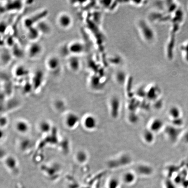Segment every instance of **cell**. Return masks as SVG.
<instances>
[{
  "label": "cell",
  "mask_w": 188,
  "mask_h": 188,
  "mask_svg": "<svg viewBox=\"0 0 188 188\" xmlns=\"http://www.w3.org/2000/svg\"><path fill=\"white\" fill-rule=\"evenodd\" d=\"M169 116L172 120L179 119L181 115V111L180 109L176 106H172L169 109Z\"/></svg>",
  "instance_id": "2e32d148"
},
{
  "label": "cell",
  "mask_w": 188,
  "mask_h": 188,
  "mask_svg": "<svg viewBox=\"0 0 188 188\" xmlns=\"http://www.w3.org/2000/svg\"><path fill=\"white\" fill-rule=\"evenodd\" d=\"M15 73V75L17 77H21L28 74V72L25 67L22 66H20L16 69Z\"/></svg>",
  "instance_id": "603a6c76"
},
{
  "label": "cell",
  "mask_w": 188,
  "mask_h": 188,
  "mask_svg": "<svg viewBox=\"0 0 188 188\" xmlns=\"http://www.w3.org/2000/svg\"><path fill=\"white\" fill-rule=\"evenodd\" d=\"M68 64L70 68L72 70L76 72L80 68V61L77 56L73 55L68 60Z\"/></svg>",
  "instance_id": "30bf717a"
},
{
  "label": "cell",
  "mask_w": 188,
  "mask_h": 188,
  "mask_svg": "<svg viewBox=\"0 0 188 188\" xmlns=\"http://www.w3.org/2000/svg\"><path fill=\"white\" fill-rule=\"evenodd\" d=\"M82 125L84 128L89 131L94 130L97 127L98 121L92 115H87L84 117L82 120Z\"/></svg>",
  "instance_id": "7a4b0ae2"
},
{
  "label": "cell",
  "mask_w": 188,
  "mask_h": 188,
  "mask_svg": "<svg viewBox=\"0 0 188 188\" xmlns=\"http://www.w3.org/2000/svg\"><path fill=\"white\" fill-rule=\"evenodd\" d=\"M13 52H14V54L16 56H21V55L22 54V51L18 47H17L16 49H14Z\"/></svg>",
  "instance_id": "cb8c5ba5"
},
{
  "label": "cell",
  "mask_w": 188,
  "mask_h": 188,
  "mask_svg": "<svg viewBox=\"0 0 188 188\" xmlns=\"http://www.w3.org/2000/svg\"><path fill=\"white\" fill-rule=\"evenodd\" d=\"M68 49L69 53L76 56L83 52L84 45L80 41H74L68 46Z\"/></svg>",
  "instance_id": "5b68a950"
},
{
  "label": "cell",
  "mask_w": 188,
  "mask_h": 188,
  "mask_svg": "<svg viewBox=\"0 0 188 188\" xmlns=\"http://www.w3.org/2000/svg\"><path fill=\"white\" fill-rule=\"evenodd\" d=\"M64 122L67 127L70 129H74L78 125L79 118L76 114L69 112L65 115Z\"/></svg>",
  "instance_id": "3957f363"
},
{
  "label": "cell",
  "mask_w": 188,
  "mask_h": 188,
  "mask_svg": "<svg viewBox=\"0 0 188 188\" xmlns=\"http://www.w3.org/2000/svg\"><path fill=\"white\" fill-rule=\"evenodd\" d=\"M39 129L42 133H47L51 129V125L47 121H41L39 125Z\"/></svg>",
  "instance_id": "d6986e66"
},
{
  "label": "cell",
  "mask_w": 188,
  "mask_h": 188,
  "mask_svg": "<svg viewBox=\"0 0 188 188\" xmlns=\"http://www.w3.org/2000/svg\"><path fill=\"white\" fill-rule=\"evenodd\" d=\"M42 50V46L40 44L34 42L28 48V55L31 58L37 57L41 53Z\"/></svg>",
  "instance_id": "8992f818"
},
{
  "label": "cell",
  "mask_w": 188,
  "mask_h": 188,
  "mask_svg": "<svg viewBox=\"0 0 188 188\" xmlns=\"http://www.w3.org/2000/svg\"><path fill=\"white\" fill-rule=\"evenodd\" d=\"M59 25L62 28H67L70 26L72 23V19L68 14L62 13L58 18Z\"/></svg>",
  "instance_id": "ba28073f"
},
{
  "label": "cell",
  "mask_w": 188,
  "mask_h": 188,
  "mask_svg": "<svg viewBox=\"0 0 188 188\" xmlns=\"http://www.w3.org/2000/svg\"><path fill=\"white\" fill-rule=\"evenodd\" d=\"M27 30L28 39L31 41H35L39 38L41 33L35 26L30 27L28 28Z\"/></svg>",
  "instance_id": "7c38bea8"
},
{
  "label": "cell",
  "mask_w": 188,
  "mask_h": 188,
  "mask_svg": "<svg viewBox=\"0 0 188 188\" xmlns=\"http://www.w3.org/2000/svg\"><path fill=\"white\" fill-rule=\"evenodd\" d=\"M15 128L18 133L24 134L29 131L30 125L27 121L19 120L15 123Z\"/></svg>",
  "instance_id": "9c48e42d"
},
{
  "label": "cell",
  "mask_w": 188,
  "mask_h": 188,
  "mask_svg": "<svg viewBox=\"0 0 188 188\" xmlns=\"http://www.w3.org/2000/svg\"><path fill=\"white\" fill-rule=\"evenodd\" d=\"M120 110V103L118 101H114L111 103V112L114 117L118 115Z\"/></svg>",
  "instance_id": "44dd1931"
},
{
  "label": "cell",
  "mask_w": 188,
  "mask_h": 188,
  "mask_svg": "<svg viewBox=\"0 0 188 188\" xmlns=\"http://www.w3.org/2000/svg\"><path fill=\"white\" fill-rule=\"evenodd\" d=\"M135 179L134 174L131 172H127L123 176V180L124 182L127 184H131L133 183Z\"/></svg>",
  "instance_id": "ffe728a7"
},
{
  "label": "cell",
  "mask_w": 188,
  "mask_h": 188,
  "mask_svg": "<svg viewBox=\"0 0 188 188\" xmlns=\"http://www.w3.org/2000/svg\"><path fill=\"white\" fill-rule=\"evenodd\" d=\"M155 133H153L149 129L145 130L143 131L142 137L143 140L148 144H151L155 140Z\"/></svg>",
  "instance_id": "4fadbf2b"
},
{
  "label": "cell",
  "mask_w": 188,
  "mask_h": 188,
  "mask_svg": "<svg viewBox=\"0 0 188 188\" xmlns=\"http://www.w3.org/2000/svg\"><path fill=\"white\" fill-rule=\"evenodd\" d=\"M5 163L6 167L12 171H15L17 167V161L12 156L7 157L5 160Z\"/></svg>",
  "instance_id": "9a60e30c"
},
{
  "label": "cell",
  "mask_w": 188,
  "mask_h": 188,
  "mask_svg": "<svg viewBox=\"0 0 188 188\" xmlns=\"http://www.w3.org/2000/svg\"><path fill=\"white\" fill-rule=\"evenodd\" d=\"M41 33L47 34L51 31V27L49 24L43 20L39 22L35 26Z\"/></svg>",
  "instance_id": "5bb4252c"
},
{
  "label": "cell",
  "mask_w": 188,
  "mask_h": 188,
  "mask_svg": "<svg viewBox=\"0 0 188 188\" xmlns=\"http://www.w3.org/2000/svg\"><path fill=\"white\" fill-rule=\"evenodd\" d=\"M164 122L159 118H155L149 122V129L154 133H157L164 129Z\"/></svg>",
  "instance_id": "52a82bcc"
},
{
  "label": "cell",
  "mask_w": 188,
  "mask_h": 188,
  "mask_svg": "<svg viewBox=\"0 0 188 188\" xmlns=\"http://www.w3.org/2000/svg\"><path fill=\"white\" fill-rule=\"evenodd\" d=\"M88 154L82 150L78 151L75 155V158L79 163H84L88 160Z\"/></svg>",
  "instance_id": "e0dca14e"
},
{
  "label": "cell",
  "mask_w": 188,
  "mask_h": 188,
  "mask_svg": "<svg viewBox=\"0 0 188 188\" xmlns=\"http://www.w3.org/2000/svg\"><path fill=\"white\" fill-rule=\"evenodd\" d=\"M48 14V11L45 10L28 17L24 21V26L27 29L33 26H35L38 23L43 20Z\"/></svg>",
  "instance_id": "6da1fadb"
},
{
  "label": "cell",
  "mask_w": 188,
  "mask_h": 188,
  "mask_svg": "<svg viewBox=\"0 0 188 188\" xmlns=\"http://www.w3.org/2000/svg\"><path fill=\"white\" fill-rule=\"evenodd\" d=\"M47 65L50 70L56 71L60 66L59 60L56 57H51L47 60Z\"/></svg>",
  "instance_id": "8fae6325"
},
{
  "label": "cell",
  "mask_w": 188,
  "mask_h": 188,
  "mask_svg": "<svg viewBox=\"0 0 188 188\" xmlns=\"http://www.w3.org/2000/svg\"><path fill=\"white\" fill-rule=\"evenodd\" d=\"M165 129V134L167 138L171 142H175L180 135V129L172 125L166 127Z\"/></svg>",
  "instance_id": "277c9868"
},
{
  "label": "cell",
  "mask_w": 188,
  "mask_h": 188,
  "mask_svg": "<svg viewBox=\"0 0 188 188\" xmlns=\"http://www.w3.org/2000/svg\"><path fill=\"white\" fill-rule=\"evenodd\" d=\"M21 7V2L20 1H14L7 3L6 6V8L7 10H15L20 9Z\"/></svg>",
  "instance_id": "ac0fdd59"
},
{
  "label": "cell",
  "mask_w": 188,
  "mask_h": 188,
  "mask_svg": "<svg viewBox=\"0 0 188 188\" xmlns=\"http://www.w3.org/2000/svg\"><path fill=\"white\" fill-rule=\"evenodd\" d=\"M43 79V74L41 71H38L34 76L33 84L35 86H38L40 85Z\"/></svg>",
  "instance_id": "7402d4cb"
}]
</instances>
